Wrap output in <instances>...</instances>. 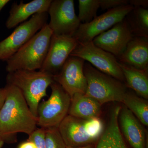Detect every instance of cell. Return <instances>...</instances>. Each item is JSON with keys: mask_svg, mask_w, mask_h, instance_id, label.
<instances>
[{"mask_svg": "<svg viewBox=\"0 0 148 148\" xmlns=\"http://www.w3.org/2000/svg\"><path fill=\"white\" fill-rule=\"evenodd\" d=\"M5 87L6 96L0 110V133L4 143H14L17 133L29 135L36 129L38 119L17 88L8 84Z\"/></svg>", "mask_w": 148, "mask_h": 148, "instance_id": "6da1fadb", "label": "cell"}, {"mask_svg": "<svg viewBox=\"0 0 148 148\" xmlns=\"http://www.w3.org/2000/svg\"><path fill=\"white\" fill-rule=\"evenodd\" d=\"M52 34L47 24L7 60L8 73L18 70H40L47 54Z\"/></svg>", "mask_w": 148, "mask_h": 148, "instance_id": "7a4b0ae2", "label": "cell"}, {"mask_svg": "<svg viewBox=\"0 0 148 148\" xmlns=\"http://www.w3.org/2000/svg\"><path fill=\"white\" fill-rule=\"evenodd\" d=\"M54 82L53 75L40 71L18 70L8 73L6 77L7 84L19 89L37 119L40 101L47 95V88Z\"/></svg>", "mask_w": 148, "mask_h": 148, "instance_id": "3957f363", "label": "cell"}, {"mask_svg": "<svg viewBox=\"0 0 148 148\" xmlns=\"http://www.w3.org/2000/svg\"><path fill=\"white\" fill-rule=\"evenodd\" d=\"M84 72L87 83L86 95L101 105L110 102H122L127 91L126 85L100 71L88 62H85Z\"/></svg>", "mask_w": 148, "mask_h": 148, "instance_id": "277c9868", "label": "cell"}, {"mask_svg": "<svg viewBox=\"0 0 148 148\" xmlns=\"http://www.w3.org/2000/svg\"><path fill=\"white\" fill-rule=\"evenodd\" d=\"M51 92L47 101L38 107L37 125L42 128L58 127L69 114L71 98L55 82L50 85Z\"/></svg>", "mask_w": 148, "mask_h": 148, "instance_id": "5b68a950", "label": "cell"}, {"mask_svg": "<svg viewBox=\"0 0 148 148\" xmlns=\"http://www.w3.org/2000/svg\"><path fill=\"white\" fill-rule=\"evenodd\" d=\"M47 12L36 14L0 42V60L6 61L47 24Z\"/></svg>", "mask_w": 148, "mask_h": 148, "instance_id": "8992f818", "label": "cell"}, {"mask_svg": "<svg viewBox=\"0 0 148 148\" xmlns=\"http://www.w3.org/2000/svg\"><path fill=\"white\" fill-rule=\"evenodd\" d=\"M70 56L82 58L100 71L122 82L125 81L124 76L116 57L96 46L92 41L78 42Z\"/></svg>", "mask_w": 148, "mask_h": 148, "instance_id": "52a82bcc", "label": "cell"}, {"mask_svg": "<svg viewBox=\"0 0 148 148\" xmlns=\"http://www.w3.org/2000/svg\"><path fill=\"white\" fill-rule=\"evenodd\" d=\"M133 8L127 4L109 10L89 23H81L73 36L79 43L92 41L95 37L123 20Z\"/></svg>", "mask_w": 148, "mask_h": 148, "instance_id": "ba28073f", "label": "cell"}, {"mask_svg": "<svg viewBox=\"0 0 148 148\" xmlns=\"http://www.w3.org/2000/svg\"><path fill=\"white\" fill-rule=\"evenodd\" d=\"M48 24L54 34L73 36L81 24L75 13L73 0H53L47 11Z\"/></svg>", "mask_w": 148, "mask_h": 148, "instance_id": "9c48e42d", "label": "cell"}, {"mask_svg": "<svg viewBox=\"0 0 148 148\" xmlns=\"http://www.w3.org/2000/svg\"><path fill=\"white\" fill-rule=\"evenodd\" d=\"M85 61L70 56L58 73L53 75L54 82L63 88L71 98L76 93L85 94L87 83L84 72Z\"/></svg>", "mask_w": 148, "mask_h": 148, "instance_id": "30bf717a", "label": "cell"}, {"mask_svg": "<svg viewBox=\"0 0 148 148\" xmlns=\"http://www.w3.org/2000/svg\"><path fill=\"white\" fill-rule=\"evenodd\" d=\"M78 44L73 36L52 34L47 54L39 71L53 75L58 73Z\"/></svg>", "mask_w": 148, "mask_h": 148, "instance_id": "8fae6325", "label": "cell"}, {"mask_svg": "<svg viewBox=\"0 0 148 148\" xmlns=\"http://www.w3.org/2000/svg\"><path fill=\"white\" fill-rule=\"evenodd\" d=\"M133 37L124 18L110 29L95 37L92 42L96 46L117 58L124 51Z\"/></svg>", "mask_w": 148, "mask_h": 148, "instance_id": "7c38bea8", "label": "cell"}, {"mask_svg": "<svg viewBox=\"0 0 148 148\" xmlns=\"http://www.w3.org/2000/svg\"><path fill=\"white\" fill-rule=\"evenodd\" d=\"M85 120L68 114L59 125L58 130L66 146L78 147L97 141L88 134Z\"/></svg>", "mask_w": 148, "mask_h": 148, "instance_id": "4fadbf2b", "label": "cell"}, {"mask_svg": "<svg viewBox=\"0 0 148 148\" xmlns=\"http://www.w3.org/2000/svg\"><path fill=\"white\" fill-rule=\"evenodd\" d=\"M118 122L123 134L132 148H146L145 129L139 120L125 106L121 107Z\"/></svg>", "mask_w": 148, "mask_h": 148, "instance_id": "5bb4252c", "label": "cell"}, {"mask_svg": "<svg viewBox=\"0 0 148 148\" xmlns=\"http://www.w3.org/2000/svg\"><path fill=\"white\" fill-rule=\"evenodd\" d=\"M116 58L120 64L140 70L148 69V38L133 37Z\"/></svg>", "mask_w": 148, "mask_h": 148, "instance_id": "9a60e30c", "label": "cell"}, {"mask_svg": "<svg viewBox=\"0 0 148 148\" xmlns=\"http://www.w3.org/2000/svg\"><path fill=\"white\" fill-rule=\"evenodd\" d=\"M51 0H34L28 3L21 1L14 3L6 22V27L11 29L27 21L31 16L38 13L47 12Z\"/></svg>", "mask_w": 148, "mask_h": 148, "instance_id": "2e32d148", "label": "cell"}, {"mask_svg": "<svg viewBox=\"0 0 148 148\" xmlns=\"http://www.w3.org/2000/svg\"><path fill=\"white\" fill-rule=\"evenodd\" d=\"M101 106L95 99L82 93H76L71 98L69 115L83 119L98 118Z\"/></svg>", "mask_w": 148, "mask_h": 148, "instance_id": "e0dca14e", "label": "cell"}, {"mask_svg": "<svg viewBox=\"0 0 148 148\" xmlns=\"http://www.w3.org/2000/svg\"><path fill=\"white\" fill-rule=\"evenodd\" d=\"M121 109V107L117 106L113 109L108 124L99 139L96 148H127L119 124Z\"/></svg>", "mask_w": 148, "mask_h": 148, "instance_id": "ac0fdd59", "label": "cell"}, {"mask_svg": "<svg viewBox=\"0 0 148 148\" xmlns=\"http://www.w3.org/2000/svg\"><path fill=\"white\" fill-rule=\"evenodd\" d=\"M120 66L126 82L125 84L137 95L144 99L148 98V69L140 70L120 64Z\"/></svg>", "mask_w": 148, "mask_h": 148, "instance_id": "d6986e66", "label": "cell"}, {"mask_svg": "<svg viewBox=\"0 0 148 148\" xmlns=\"http://www.w3.org/2000/svg\"><path fill=\"white\" fill-rule=\"evenodd\" d=\"M133 36L148 38V9L134 8L124 18Z\"/></svg>", "mask_w": 148, "mask_h": 148, "instance_id": "ffe728a7", "label": "cell"}, {"mask_svg": "<svg viewBox=\"0 0 148 148\" xmlns=\"http://www.w3.org/2000/svg\"><path fill=\"white\" fill-rule=\"evenodd\" d=\"M128 110L145 126L148 125V103L146 99L140 98L133 92L127 91L122 102Z\"/></svg>", "mask_w": 148, "mask_h": 148, "instance_id": "44dd1931", "label": "cell"}, {"mask_svg": "<svg viewBox=\"0 0 148 148\" xmlns=\"http://www.w3.org/2000/svg\"><path fill=\"white\" fill-rule=\"evenodd\" d=\"M79 15L81 23H89L97 16L100 7L99 0H79Z\"/></svg>", "mask_w": 148, "mask_h": 148, "instance_id": "7402d4cb", "label": "cell"}, {"mask_svg": "<svg viewBox=\"0 0 148 148\" xmlns=\"http://www.w3.org/2000/svg\"><path fill=\"white\" fill-rule=\"evenodd\" d=\"M45 129L46 148H66V144L61 137L58 127H50Z\"/></svg>", "mask_w": 148, "mask_h": 148, "instance_id": "603a6c76", "label": "cell"}, {"mask_svg": "<svg viewBox=\"0 0 148 148\" xmlns=\"http://www.w3.org/2000/svg\"><path fill=\"white\" fill-rule=\"evenodd\" d=\"M28 140L32 141L36 148H46L45 131L44 128H36L30 135Z\"/></svg>", "mask_w": 148, "mask_h": 148, "instance_id": "cb8c5ba5", "label": "cell"}, {"mask_svg": "<svg viewBox=\"0 0 148 148\" xmlns=\"http://www.w3.org/2000/svg\"><path fill=\"white\" fill-rule=\"evenodd\" d=\"M100 8L105 10L112 9L121 6L129 4L127 0H99Z\"/></svg>", "mask_w": 148, "mask_h": 148, "instance_id": "d4e9b609", "label": "cell"}, {"mask_svg": "<svg viewBox=\"0 0 148 148\" xmlns=\"http://www.w3.org/2000/svg\"><path fill=\"white\" fill-rule=\"evenodd\" d=\"M129 4L134 8L143 7L148 8V0H130Z\"/></svg>", "mask_w": 148, "mask_h": 148, "instance_id": "484cf974", "label": "cell"}, {"mask_svg": "<svg viewBox=\"0 0 148 148\" xmlns=\"http://www.w3.org/2000/svg\"><path fill=\"white\" fill-rule=\"evenodd\" d=\"M6 93L7 90L5 87H0V110L1 108L5 101Z\"/></svg>", "mask_w": 148, "mask_h": 148, "instance_id": "4316f807", "label": "cell"}, {"mask_svg": "<svg viewBox=\"0 0 148 148\" xmlns=\"http://www.w3.org/2000/svg\"><path fill=\"white\" fill-rule=\"evenodd\" d=\"M18 148H36V147L33 142L27 140V141L21 143Z\"/></svg>", "mask_w": 148, "mask_h": 148, "instance_id": "83f0119b", "label": "cell"}, {"mask_svg": "<svg viewBox=\"0 0 148 148\" xmlns=\"http://www.w3.org/2000/svg\"><path fill=\"white\" fill-rule=\"evenodd\" d=\"M10 1L9 0H0V12Z\"/></svg>", "mask_w": 148, "mask_h": 148, "instance_id": "f1b7e54d", "label": "cell"}, {"mask_svg": "<svg viewBox=\"0 0 148 148\" xmlns=\"http://www.w3.org/2000/svg\"><path fill=\"white\" fill-rule=\"evenodd\" d=\"M66 148H93V145H88L83 146V147H68L66 146Z\"/></svg>", "mask_w": 148, "mask_h": 148, "instance_id": "f546056e", "label": "cell"}, {"mask_svg": "<svg viewBox=\"0 0 148 148\" xmlns=\"http://www.w3.org/2000/svg\"><path fill=\"white\" fill-rule=\"evenodd\" d=\"M4 142L3 141L2 138L1 136V133H0V148H2V146L4 144Z\"/></svg>", "mask_w": 148, "mask_h": 148, "instance_id": "4dcf8cb0", "label": "cell"}]
</instances>
